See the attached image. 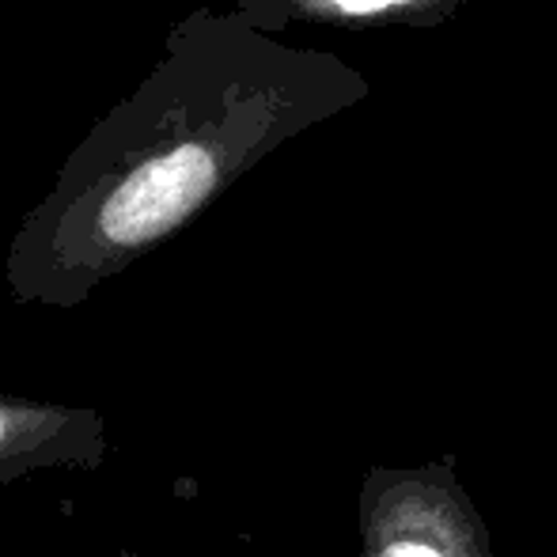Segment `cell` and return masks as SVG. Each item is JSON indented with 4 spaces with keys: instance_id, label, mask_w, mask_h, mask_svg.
Listing matches in <instances>:
<instances>
[{
    "instance_id": "1",
    "label": "cell",
    "mask_w": 557,
    "mask_h": 557,
    "mask_svg": "<svg viewBox=\"0 0 557 557\" xmlns=\"http://www.w3.org/2000/svg\"><path fill=\"white\" fill-rule=\"evenodd\" d=\"M357 535V557H493L490 528L451 459L368 470Z\"/></svg>"
},
{
    "instance_id": "2",
    "label": "cell",
    "mask_w": 557,
    "mask_h": 557,
    "mask_svg": "<svg viewBox=\"0 0 557 557\" xmlns=\"http://www.w3.org/2000/svg\"><path fill=\"white\" fill-rule=\"evenodd\" d=\"M107 451L111 436L99 410L0 391V485L46 470H99Z\"/></svg>"
},
{
    "instance_id": "3",
    "label": "cell",
    "mask_w": 557,
    "mask_h": 557,
    "mask_svg": "<svg viewBox=\"0 0 557 557\" xmlns=\"http://www.w3.org/2000/svg\"><path fill=\"white\" fill-rule=\"evenodd\" d=\"M342 12H357V15H364V12H380V8H391V4H406V0H334Z\"/></svg>"
},
{
    "instance_id": "4",
    "label": "cell",
    "mask_w": 557,
    "mask_h": 557,
    "mask_svg": "<svg viewBox=\"0 0 557 557\" xmlns=\"http://www.w3.org/2000/svg\"><path fill=\"white\" fill-rule=\"evenodd\" d=\"M117 557H148V554H133V550H122V554H117Z\"/></svg>"
}]
</instances>
